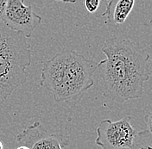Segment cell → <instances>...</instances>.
I'll return each mask as SVG.
<instances>
[{"label": "cell", "mask_w": 152, "mask_h": 149, "mask_svg": "<svg viewBox=\"0 0 152 149\" xmlns=\"http://www.w3.org/2000/svg\"><path fill=\"white\" fill-rule=\"evenodd\" d=\"M7 26L0 20V36H1V35H2V33L4 32V30L5 29V28H6Z\"/></svg>", "instance_id": "cell-12"}, {"label": "cell", "mask_w": 152, "mask_h": 149, "mask_svg": "<svg viewBox=\"0 0 152 149\" xmlns=\"http://www.w3.org/2000/svg\"><path fill=\"white\" fill-rule=\"evenodd\" d=\"M0 149H4V146H3V143L0 141Z\"/></svg>", "instance_id": "cell-15"}, {"label": "cell", "mask_w": 152, "mask_h": 149, "mask_svg": "<svg viewBox=\"0 0 152 149\" xmlns=\"http://www.w3.org/2000/svg\"><path fill=\"white\" fill-rule=\"evenodd\" d=\"M16 149H29V148H28V147H26V146H23V145H21L20 147L17 148Z\"/></svg>", "instance_id": "cell-14"}, {"label": "cell", "mask_w": 152, "mask_h": 149, "mask_svg": "<svg viewBox=\"0 0 152 149\" xmlns=\"http://www.w3.org/2000/svg\"><path fill=\"white\" fill-rule=\"evenodd\" d=\"M24 1L8 0L1 21L9 28L29 38L42 18L33 10L31 5H26Z\"/></svg>", "instance_id": "cell-5"}, {"label": "cell", "mask_w": 152, "mask_h": 149, "mask_svg": "<svg viewBox=\"0 0 152 149\" xmlns=\"http://www.w3.org/2000/svg\"><path fill=\"white\" fill-rule=\"evenodd\" d=\"M135 3L136 0H110L101 16L106 17L107 22L112 24H122L131 14Z\"/></svg>", "instance_id": "cell-7"}, {"label": "cell", "mask_w": 152, "mask_h": 149, "mask_svg": "<svg viewBox=\"0 0 152 149\" xmlns=\"http://www.w3.org/2000/svg\"><path fill=\"white\" fill-rule=\"evenodd\" d=\"M57 2H62V3H66V4H75L78 0H56Z\"/></svg>", "instance_id": "cell-13"}, {"label": "cell", "mask_w": 152, "mask_h": 149, "mask_svg": "<svg viewBox=\"0 0 152 149\" xmlns=\"http://www.w3.org/2000/svg\"><path fill=\"white\" fill-rule=\"evenodd\" d=\"M31 60L27 38L6 27L0 36V97L4 101L27 81Z\"/></svg>", "instance_id": "cell-3"}, {"label": "cell", "mask_w": 152, "mask_h": 149, "mask_svg": "<svg viewBox=\"0 0 152 149\" xmlns=\"http://www.w3.org/2000/svg\"><path fill=\"white\" fill-rule=\"evenodd\" d=\"M100 3H101V0H85L84 5L89 13L94 14L98 11V9L100 6Z\"/></svg>", "instance_id": "cell-9"}, {"label": "cell", "mask_w": 152, "mask_h": 149, "mask_svg": "<svg viewBox=\"0 0 152 149\" xmlns=\"http://www.w3.org/2000/svg\"><path fill=\"white\" fill-rule=\"evenodd\" d=\"M130 149H152L151 130L137 131Z\"/></svg>", "instance_id": "cell-8"}, {"label": "cell", "mask_w": 152, "mask_h": 149, "mask_svg": "<svg viewBox=\"0 0 152 149\" xmlns=\"http://www.w3.org/2000/svg\"><path fill=\"white\" fill-rule=\"evenodd\" d=\"M99 63L74 50L66 49L43 63L40 84L57 102L74 100L94 84Z\"/></svg>", "instance_id": "cell-2"}, {"label": "cell", "mask_w": 152, "mask_h": 149, "mask_svg": "<svg viewBox=\"0 0 152 149\" xmlns=\"http://www.w3.org/2000/svg\"><path fill=\"white\" fill-rule=\"evenodd\" d=\"M17 142L29 149H63L69 143V138L59 134L48 133L41 129V122L36 121L18 134Z\"/></svg>", "instance_id": "cell-6"}, {"label": "cell", "mask_w": 152, "mask_h": 149, "mask_svg": "<svg viewBox=\"0 0 152 149\" xmlns=\"http://www.w3.org/2000/svg\"><path fill=\"white\" fill-rule=\"evenodd\" d=\"M7 1L8 0H0V20L4 15V9L6 7V4H7Z\"/></svg>", "instance_id": "cell-11"}, {"label": "cell", "mask_w": 152, "mask_h": 149, "mask_svg": "<svg viewBox=\"0 0 152 149\" xmlns=\"http://www.w3.org/2000/svg\"><path fill=\"white\" fill-rule=\"evenodd\" d=\"M105 60L99 62L103 94L117 102L142 97L151 73V56L130 39L108 38L101 47Z\"/></svg>", "instance_id": "cell-1"}, {"label": "cell", "mask_w": 152, "mask_h": 149, "mask_svg": "<svg viewBox=\"0 0 152 149\" xmlns=\"http://www.w3.org/2000/svg\"><path fill=\"white\" fill-rule=\"evenodd\" d=\"M132 117L126 116L118 121L104 119L96 129L95 143L101 149H130L137 133Z\"/></svg>", "instance_id": "cell-4"}, {"label": "cell", "mask_w": 152, "mask_h": 149, "mask_svg": "<svg viewBox=\"0 0 152 149\" xmlns=\"http://www.w3.org/2000/svg\"><path fill=\"white\" fill-rule=\"evenodd\" d=\"M145 121L147 122V126H148L147 129L151 130V109H149L147 113L145 114Z\"/></svg>", "instance_id": "cell-10"}]
</instances>
